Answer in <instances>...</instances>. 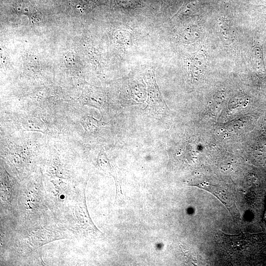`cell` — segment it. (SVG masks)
<instances>
[{
  "label": "cell",
  "mask_w": 266,
  "mask_h": 266,
  "mask_svg": "<svg viewBox=\"0 0 266 266\" xmlns=\"http://www.w3.org/2000/svg\"><path fill=\"white\" fill-rule=\"evenodd\" d=\"M60 235L56 232L50 230H41L34 233L29 238L31 245L39 246L54 240L58 239Z\"/></svg>",
  "instance_id": "obj_1"
},
{
  "label": "cell",
  "mask_w": 266,
  "mask_h": 266,
  "mask_svg": "<svg viewBox=\"0 0 266 266\" xmlns=\"http://www.w3.org/2000/svg\"><path fill=\"white\" fill-rule=\"evenodd\" d=\"M251 59L256 71L262 75H266L262 50L259 47H254L252 51Z\"/></svg>",
  "instance_id": "obj_2"
},
{
  "label": "cell",
  "mask_w": 266,
  "mask_h": 266,
  "mask_svg": "<svg viewBox=\"0 0 266 266\" xmlns=\"http://www.w3.org/2000/svg\"><path fill=\"white\" fill-rule=\"evenodd\" d=\"M206 65L205 57L202 54H198L192 61V70L195 76L199 78L203 74Z\"/></svg>",
  "instance_id": "obj_3"
},
{
  "label": "cell",
  "mask_w": 266,
  "mask_h": 266,
  "mask_svg": "<svg viewBox=\"0 0 266 266\" xmlns=\"http://www.w3.org/2000/svg\"><path fill=\"white\" fill-rule=\"evenodd\" d=\"M81 124L88 132H92L102 125V123L92 117L88 116L83 118Z\"/></svg>",
  "instance_id": "obj_4"
},
{
  "label": "cell",
  "mask_w": 266,
  "mask_h": 266,
  "mask_svg": "<svg viewBox=\"0 0 266 266\" xmlns=\"http://www.w3.org/2000/svg\"><path fill=\"white\" fill-rule=\"evenodd\" d=\"M98 163L99 166L103 170H108L109 163L106 156L104 153H100L98 158Z\"/></svg>",
  "instance_id": "obj_5"
},
{
  "label": "cell",
  "mask_w": 266,
  "mask_h": 266,
  "mask_svg": "<svg viewBox=\"0 0 266 266\" xmlns=\"http://www.w3.org/2000/svg\"><path fill=\"white\" fill-rule=\"evenodd\" d=\"M26 124V127H28L30 129H33V130H40L41 129H42L41 124L39 123H36L35 121H33V120H26V122H25Z\"/></svg>",
  "instance_id": "obj_6"
}]
</instances>
